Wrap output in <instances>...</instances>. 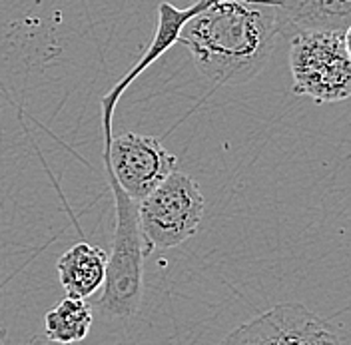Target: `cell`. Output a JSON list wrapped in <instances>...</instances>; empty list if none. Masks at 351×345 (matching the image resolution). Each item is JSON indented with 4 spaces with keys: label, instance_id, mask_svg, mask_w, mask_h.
<instances>
[{
    "label": "cell",
    "instance_id": "4",
    "mask_svg": "<svg viewBox=\"0 0 351 345\" xmlns=\"http://www.w3.org/2000/svg\"><path fill=\"white\" fill-rule=\"evenodd\" d=\"M204 195L197 182L184 172H172L152 194L138 202L140 228L148 254L170 250L199 230L204 217Z\"/></svg>",
    "mask_w": 351,
    "mask_h": 345
},
{
    "label": "cell",
    "instance_id": "9",
    "mask_svg": "<svg viewBox=\"0 0 351 345\" xmlns=\"http://www.w3.org/2000/svg\"><path fill=\"white\" fill-rule=\"evenodd\" d=\"M94 322L92 305L86 300L66 296L44 318V335L56 344L74 345L88 335Z\"/></svg>",
    "mask_w": 351,
    "mask_h": 345
},
{
    "label": "cell",
    "instance_id": "7",
    "mask_svg": "<svg viewBox=\"0 0 351 345\" xmlns=\"http://www.w3.org/2000/svg\"><path fill=\"white\" fill-rule=\"evenodd\" d=\"M280 34L293 38L302 32L339 30L351 24L350 0H282L278 6Z\"/></svg>",
    "mask_w": 351,
    "mask_h": 345
},
{
    "label": "cell",
    "instance_id": "3",
    "mask_svg": "<svg viewBox=\"0 0 351 345\" xmlns=\"http://www.w3.org/2000/svg\"><path fill=\"white\" fill-rule=\"evenodd\" d=\"M293 92L315 102H341L351 96V56L343 32H302L289 44Z\"/></svg>",
    "mask_w": 351,
    "mask_h": 345
},
{
    "label": "cell",
    "instance_id": "10",
    "mask_svg": "<svg viewBox=\"0 0 351 345\" xmlns=\"http://www.w3.org/2000/svg\"><path fill=\"white\" fill-rule=\"evenodd\" d=\"M24 345H64V344H56V342L48 340L46 335H34V337H30V340H28Z\"/></svg>",
    "mask_w": 351,
    "mask_h": 345
},
{
    "label": "cell",
    "instance_id": "6",
    "mask_svg": "<svg viewBox=\"0 0 351 345\" xmlns=\"http://www.w3.org/2000/svg\"><path fill=\"white\" fill-rule=\"evenodd\" d=\"M221 345H343L331 325L302 303H278L238 325Z\"/></svg>",
    "mask_w": 351,
    "mask_h": 345
},
{
    "label": "cell",
    "instance_id": "8",
    "mask_svg": "<svg viewBox=\"0 0 351 345\" xmlns=\"http://www.w3.org/2000/svg\"><path fill=\"white\" fill-rule=\"evenodd\" d=\"M106 267H108V254L92 246L88 241H78L68 252H64L58 263V280L64 287L68 298L88 300L106 281Z\"/></svg>",
    "mask_w": 351,
    "mask_h": 345
},
{
    "label": "cell",
    "instance_id": "12",
    "mask_svg": "<svg viewBox=\"0 0 351 345\" xmlns=\"http://www.w3.org/2000/svg\"><path fill=\"white\" fill-rule=\"evenodd\" d=\"M0 345H8V342H6V331L4 329H0Z\"/></svg>",
    "mask_w": 351,
    "mask_h": 345
},
{
    "label": "cell",
    "instance_id": "13",
    "mask_svg": "<svg viewBox=\"0 0 351 345\" xmlns=\"http://www.w3.org/2000/svg\"><path fill=\"white\" fill-rule=\"evenodd\" d=\"M350 2H351V0H350Z\"/></svg>",
    "mask_w": 351,
    "mask_h": 345
},
{
    "label": "cell",
    "instance_id": "2",
    "mask_svg": "<svg viewBox=\"0 0 351 345\" xmlns=\"http://www.w3.org/2000/svg\"><path fill=\"white\" fill-rule=\"evenodd\" d=\"M106 178L114 194L116 230L98 307L104 318L130 320L138 313L144 298V258L148 250L140 228L138 202H134L112 176Z\"/></svg>",
    "mask_w": 351,
    "mask_h": 345
},
{
    "label": "cell",
    "instance_id": "11",
    "mask_svg": "<svg viewBox=\"0 0 351 345\" xmlns=\"http://www.w3.org/2000/svg\"><path fill=\"white\" fill-rule=\"evenodd\" d=\"M343 38H346V48H348V52H350L351 56V24L348 26V30L343 32Z\"/></svg>",
    "mask_w": 351,
    "mask_h": 345
},
{
    "label": "cell",
    "instance_id": "5",
    "mask_svg": "<svg viewBox=\"0 0 351 345\" xmlns=\"http://www.w3.org/2000/svg\"><path fill=\"white\" fill-rule=\"evenodd\" d=\"M104 166L134 202H142L178 170V158L154 136L124 132L104 144Z\"/></svg>",
    "mask_w": 351,
    "mask_h": 345
},
{
    "label": "cell",
    "instance_id": "1",
    "mask_svg": "<svg viewBox=\"0 0 351 345\" xmlns=\"http://www.w3.org/2000/svg\"><path fill=\"white\" fill-rule=\"evenodd\" d=\"M282 0H214L186 22L178 43L197 72L221 86H240L262 72L280 36Z\"/></svg>",
    "mask_w": 351,
    "mask_h": 345
}]
</instances>
